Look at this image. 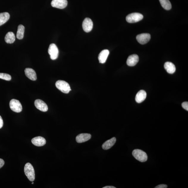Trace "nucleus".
I'll list each match as a JSON object with an SVG mask.
<instances>
[{
  "mask_svg": "<svg viewBox=\"0 0 188 188\" xmlns=\"http://www.w3.org/2000/svg\"><path fill=\"white\" fill-rule=\"evenodd\" d=\"M161 4L164 9L167 10H170L172 6L169 0H159Z\"/></svg>",
  "mask_w": 188,
  "mask_h": 188,
  "instance_id": "4be33fe9",
  "label": "nucleus"
},
{
  "mask_svg": "<svg viewBox=\"0 0 188 188\" xmlns=\"http://www.w3.org/2000/svg\"><path fill=\"white\" fill-rule=\"evenodd\" d=\"M32 142L34 145L40 147L44 145L46 143V140L43 137L38 136L32 139Z\"/></svg>",
  "mask_w": 188,
  "mask_h": 188,
  "instance_id": "9b49d317",
  "label": "nucleus"
},
{
  "mask_svg": "<svg viewBox=\"0 0 188 188\" xmlns=\"http://www.w3.org/2000/svg\"><path fill=\"white\" fill-rule=\"evenodd\" d=\"M116 140V138L115 137H113L110 140L106 141L102 145V148L104 150H109L115 144Z\"/></svg>",
  "mask_w": 188,
  "mask_h": 188,
  "instance_id": "f3484780",
  "label": "nucleus"
},
{
  "mask_svg": "<svg viewBox=\"0 0 188 188\" xmlns=\"http://www.w3.org/2000/svg\"><path fill=\"white\" fill-rule=\"evenodd\" d=\"M151 35L148 33L139 34L136 37V39L141 44H145L148 43L151 39Z\"/></svg>",
  "mask_w": 188,
  "mask_h": 188,
  "instance_id": "6e6552de",
  "label": "nucleus"
},
{
  "mask_svg": "<svg viewBox=\"0 0 188 188\" xmlns=\"http://www.w3.org/2000/svg\"><path fill=\"white\" fill-rule=\"evenodd\" d=\"M10 107L12 111L16 113H20L22 111L21 104L17 100L12 99L10 101Z\"/></svg>",
  "mask_w": 188,
  "mask_h": 188,
  "instance_id": "39448f33",
  "label": "nucleus"
},
{
  "mask_svg": "<svg viewBox=\"0 0 188 188\" xmlns=\"http://www.w3.org/2000/svg\"><path fill=\"white\" fill-rule=\"evenodd\" d=\"M15 40V36L12 32H8L6 35L5 38V41L8 44L13 43Z\"/></svg>",
  "mask_w": 188,
  "mask_h": 188,
  "instance_id": "6ab92c4d",
  "label": "nucleus"
},
{
  "mask_svg": "<svg viewBox=\"0 0 188 188\" xmlns=\"http://www.w3.org/2000/svg\"><path fill=\"white\" fill-rule=\"evenodd\" d=\"M26 76L30 80L35 81L37 79L36 73L34 69L30 68H26L24 70Z\"/></svg>",
  "mask_w": 188,
  "mask_h": 188,
  "instance_id": "ddd939ff",
  "label": "nucleus"
},
{
  "mask_svg": "<svg viewBox=\"0 0 188 188\" xmlns=\"http://www.w3.org/2000/svg\"><path fill=\"white\" fill-rule=\"evenodd\" d=\"M93 23L89 18H86L84 20L82 24V27L84 31L89 32L93 29Z\"/></svg>",
  "mask_w": 188,
  "mask_h": 188,
  "instance_id": "1a4fd4ad",
  "label": "nucleus"
},
{
  "mask_svg": "<svg viewBox=\"0 0 188 188\" xmlns=\"http://www.w3.org/2000/svg\"><path fill=\"white\" fill-rule=\"evenodd\" d=\"M147 96L146 92L143 90L139 91L136 95L135 99L137 103H140L144 101Z\"/></svg>",
  "mask_w": 188,
  "mask_h": 188,
  "instance_id": "2eb2a0df",
  "label": "nucleus"
},
{
  "mask_svg": "<svg viewBox=\"0 0 188 188\" xmlns=\"http://www.w3.org/2000/svg\"><path fill=\"white\" fill-rule=\"evenodd\" d=\"M32 184H34V182H32Z\"/></svg>",
  "mask_w": 188,
  "mask_h": 188,
  "instance_id": "c85d7f7f",
  "label": "nucleus"
},
{
  "mask_svg": "<svg viewBox=\"0 0 188 188\" xmlns=\"http://www.w3.org/2000/svg\"><path fill=\"white\" fill-rule=\"evenodd\" d=\"M91 135L89 134H81L76 137V141L78 143H82L87 142L91 139Z\"/></svg>",
  "mask_w": 188,
  "mask_h": 188,
  "instance_id": "4468645a",
  "label": "nucleus"
},
{
  "mask_svg": "<svg viewBox=\"0 0 188 188\" xmlns=\"http://www.w3.org/2000/svg\"><path fill=\"white\" fill-rule=\"evenodd\" d=\"M4 163V161L2 159H0V169L3 166Z\"/></svg>",
  "mask_w": 188,
  "mask_h": 188,
  "instance_id": "a878e982",
  "label": "nucleus"
},
{
  "mask_svg": "<svg viewBox=\"0 0 188 188\" xmlns=\"http://www.w3.org/2000/svg\"><path fill=\"white\" fill-rule=\"evenodd\" d=\"M26 176L30 181H33L35 179V173L33 166L29 163H26L24 168Z\"/></svg>",
  "mask_w": 188,
  "mask_h": 188,
  "instance_id": "f257e3e1",
  "label": "nucleus"
},
{
  "mask_svg": "<svg viewBox=\"0 0 188 188\" xmlns=\"http://www.w3.org/2000/svg\"><path fill=\"white\" fill-rule=\"evenodd\" d=\"M132 154L136 160L140 162H145L148 160V155L145 152L142 150L136 149L133 151Z\"/></svg>",
  "mask_w": 188,
  "mask_h": 188,
  "instance_id": "f03ea898",
  "label": "nucleus"
},
{
  "mask_svg": "<svg viewBox=\"0 0 188 188\" xmlns=\"http://www.w3.org/2000/svg\"><path fill=\"white\" fill-rule=\"evenodd\" d=\"M48 54L50 58L52 60H56L58 58L59 55V50L56 44H51L50 45L48 49Z\"/></svg>",
  "mask_w": 188,
  "mask_h": 188,
  "instance_id": "423d86ee",
  "label": "nucleus"
},
{
  "mask_svg": "<svg viewBox=\"0 0 188 188\" xmlns=\"http://www.w3.org/2000/svg\"><path fill=\"white\" fill-rule=\"evenodd\" d=\"M164 68L167 72L170 74L174 73L176 70L175 65L173 63L170 62H167L165 63Z\"/></svg>",
  "mask_w": 188,
  "mask_h": 188,
  "instance_id": "a211bd4d",
  "label": "nucleus"
},
{
  "mask_svg": "<svg viewBox=\"0 0 188 188\" xmlns=\"http://www.w3.org/2000/svg\"><path fill=\"white\" fill-rule=\"evenodd\" d=\"M56 86L57 89L65 93H68L71 90L69 84L64 81H57L56 83Z\"/></svg>",
  "mask_w": 188,
  "mask_h": 188,
  "instance_id": "7ed1b4c3",
  "label": "nucleus"
},
{
  "mask_svg": "<svg viewBox=\"0 0 188 188\" xmlns=\"http://www.w3.org/2000/svg\"><path fill=\"white\" fill-rule=\"evenodd\" d=\"M24 29V26L22 24L18 26L17 34V37L18 39L22 40L23 38Z\"/></svg>",
  "mask_w": 188,
  "mask_h": 188,
  "instance_id": "412c9836",
  "label": "nucleus"
},
{
  "mask_svg": "<svg viewBox=\"0 0 188 188\" xmlns=\"http://www.w3.org/2000/svg\"><path fill=\"white\" fill-rule=\"evenodd\" d=\"M109 54V50H104L100 53L98 56V60L99 62L101 64H104L106 62Z\"/></svg>",
  "mask_w": 188,
  "mask_h": 188,
  "instance_id": "dca6fc26",
  "label": "nucleus"
},
{
  "mask_svg": "<svg viewBox=\"0 0 188 188\" xmlns=\"http://www.w3.org/2000/svg\"><path fill=\"white\" fill-rule=\"evenodd\" d=\"M68 2L67 0H52L51 5L53 7L59 9H64L66 7Z\"/></svg>",
  "mask_w": 188,
  "mask_h": 188,
  "instance_id": "0eeeda50",
  "label": "nucleus"
},
{
  "mask_svg": "<svg viewBox=\"0 0 188 188\" xmlns=\"http://www.w3.org/2000/svg\"><path fill=\"white\" fill-rule=\"evenodd\" d=\"M35 105L37 109L43 112L48 111V106L44 102L40 99H37L35 101Z\"/></svg>",
  "mask_w": 188,
  "mask_h": 188,
  "instance_id": "9d476101",
  "label": "nucleus"
},
{
  "mask_svg": "<svg viewBox=\"0 0 188 188\" xmlns=\"http://www.w3.org/2000/svg\"><path fill=\"white\" fill-rule=\"evenodd\" d=\"M182 106L184 109L188 111V102H184L182 104Z\"/></svg>",
  "mask_w": 188,
  "mask_h": 188,
  "instance_id": "b1692460",
  "label": "nucleus"
},
{
  "mask_svg": "<svg viewBox=\"0 0 188 188\" xmlns=\"http://www.w3.org/2000/svg\"><path fill=\"white\" fill-rule=\"evenodd\" d=\"M167 185L165 184H161L156 186L155 188H167Z\"/></svg>",
  "mask_w": 188,
  "mask_h": 188,
  "instance_id": "393cba45",
  "label": "nucleus"
},
{
  "mask_svg": "<svg viewBox=\"0 0 188 188\" xmlns=\"http://www.w3.org/2000/svg\"><path fill=\"white\" fill-rule=\"evenodd\" d=\"M103 188H116L115 187H113V186H106V187H103Z\"/></svg>",
  "mask_w": 188,
  "mask_h": 188,
  "instance_id": "cd10ccee",
  "label": "nucleus"
},
{
  "mask_svg": "<svg viewBox=\"0 0 188 188\" xmlns=\"http://www.w3.org/2000/svg\"><path fill=\"white\" fill-rule=\"evenodd\" d=\"M3 126V121L1 116H0V129L2 128Z\"/></svg>",
  "mask_w": 188,
  "mask_h": 188,
  "instance_id": "bb28decb",
  "label": "nucleus"
},
{
  "mask_svg": "<svg viewBox=\"0 0 188 188\" xmlns=\"http://www.w3.org/2000/svg\"><path fill=\"white\" fill-rule=\"evenodd\" d=\"M0 79L9 81L11 80L12 78L11 75L7 73H0Z\"/></svg>",
  "mask_w": 188,
  "mask_h": 188,
  "instance_id": "5701e85b",
  "label": "nucleus"
},
{
  "mask_svg": "<svg viewBox=\"0 0 188 188\" xmlns=\"http://www.w3.org/2000/svg\"><path fill=\"white\" fill-rule=\"evenodd\" d=\"M10 18V14L7 12L0 13V26L6 23Z\"/></svg>",
  "mask_w": 188,
  "mask_h": 188,
  "instance_id": "aec40b11",
  "label": "nucleus"
},
{
  "mask_svg": "<svg viewBox=\"0 0 188 188\" xmlns=\"http://www.w3.org/2000/svg\"><path fill=\"white\" fill-rule=\"evenodd\" d=\"M139 60V57L137 55L132 54L128 57L126 63L129 66H134L137 64Z\"/></svg>",
  "mask_w": 188,
  "mask_h": 188,
  "instance_id": "f8f14e48",
  "label": "nucleus"
},
{
  "mask_svg": "<svg viewBox=\"0 0 188 188\" xmlns=\"http://www.w3.org/2000/svg\"><path fill=\"white\" fill-rule=\"evenodd\" d=\"M143 18V16L142 14L138 13H134L129 14L126 16V19L129 23H134L140 21Z\"/></svg>",
  "mask_w": 188,
  "mask_h": 188,
  "instance_id": "20e7f679",
  "label": "nucleus"
}]
</instances>
